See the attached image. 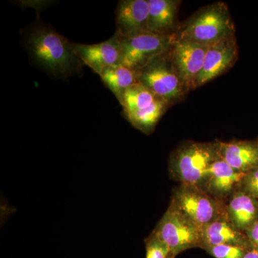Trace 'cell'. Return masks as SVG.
<instances>
[{
    "mask_svg": "<svg viewBox=\"0 0 258 258\" xmlns=\"http://www.w3.org/2000/svg\"><path fill=\"white\" fill-rule=\"evenodd\" d=\"M27 45L36 63L54 76L71 74L81 66L73 42L47 27L34 28Z\"/></svg>",
    "mask_w": 258,
    "mask_h": 258,
    "instance_id": "cell-1",
    "label": "cell"
},
{
    "mask_svg": "<svg viewBox=\"0 0 258 258\" xmlns=\"http://www.w3.org/2000/svg\"><path fill=\"white\" fill-rule=\"evenodd\" d=\"M220 157L217 141L208 143L185 142L176 148L169 157L170 177L180 184L203 188L210 167Z\"/></svg>",
    "mask_w": 258,
    "mask_h": 258,
    "instance_id": "cell-2",
    "label": "cell"
},
{
    "mask_svg": "<svg viewBox=\"0 0 258 258\" xmlns=\"http://www.w3.org/2000/svg\"><path fill=\"white\" fill-rule=\"evenodd\" d=\"M235 25L224 3L210 5L195 15L181 29L176 38L208 45L235 36Z\"/></svg>",
    "mask_w": 258,
    "mask_h": 258,
    "instance_id": "cell-3",
    "label": "cell"
},
{
    "mask_svg": "<svg viewBox=\"0 0 258 258\" xmlns=\"http://www.w3.org/2000/svg\"><path fill=\"white\" fill-rule=\"evenodd\" d=\"M170 205L201 230L211 222L226 217L225 203L195 185L180 184L173 191Z\"/></svg>",
    "mask_w": 258,
    "mask_h": 258,
    "instance_id": "cell-4",
    "label": "cell"
},
{
    "mask_svg": "<svg viewBox=\"0 0 258 258\" xmlns=\"http://www.w3.org/2000/svg\"><path fill=\"white\" fill-rule=\"evenodd\" d=\"M153 232L175 256L189 249L203 248L201 229L170 204Z\"/></svg>",
    "mask_w": 258,
    "mask_h": 258,
    "instance_id": "cell-5",
    "label": "cell"
},
{
    "mask_svg": "<svg viewBox=\"0 0 258 258\" xmlns=\"http://www.w3.org/2000/svg\"><path fill=\"white\" fill-rule=\"evenodd\" d=\"M174 39L175 34L160 35L149 30L121 37L120 64L134 71H141L170 50Z\"/></svg>",
    "mask_w": 258,
    "mask_h": 258,
    "instance_id": "cell-6",
    "label": "cell"
},
{
    "mask_svg": "<svg viewBox=\"0 0 258 258\" xmlns=\"http://www.w3.org/2000/svg\"><path fill=\"white\" fill-rule=\"evenodd\" d=\"M139 82L170 104L187 91L171 61L169 50L139 71Z\"/></svg>",
    "mask_w": 258,
    "mask_h": 258,
    "instance_id": "cell-7",
    "label": "cell"
},
{
    "mask_svg": "<svg viewBox=\"0 0 258 258\" xmlns=\"http://www.w3.org/2000/svg\"><path fill=\"white\" fill-rule=\"evenodd\" d=\"M208 47L176 37L174 39L169 55L186 90L195 89L196 80L203 69Z\"/></svg>",
    "mask_w": 258,
    "mask_h": 258,
    "instance_id": "cell-8",
    "label": "cell"
},
{
    "mask_svg": "<svg viewBox=\"0 0 258 258\" xmlns=\"http://www.w3.org/2000/svg\"><path fill=\"white\" fill-rule=\"evenodd\" d=\"M73 46L81 62L97 74H101L105 70L120 64L121 37L116 32L106 41L93 45L73 42Z\"/></svg>",
    "mask_w": 258,
    "mask_h": 258,
    "instance_id": "cell-9",
    "label": "cell"
},
{
    "mask_svg": "<svg viewBox=\"0 0 258 258\" xmlns=\"http://www.w3.org/2000/svg\"><path fill=\"white\" fill-rule=\"evenodd\" d=\"M238 55L235 37H227L208 45L205 63L195 82V88L223 74L233 66Z\"/></svg>",
    "mask_w": 258,
    "mask_h": 258,
    "instance_id": "cell-10",
    "label": "cell"
},
{
    "mask_svg": "<svg viewBox=\"0 0 258 258\" xmlns=\"http://www.w3.org/2000/svg\"><path fill=\"white\" fill-rule=\"evenodd\" d=\"M244 174L235 170L220 157L212 164L202 189L214 198L226 203L240 190Z\"/></svg>",
    "mask_w": 258,
    "mask_h": 258,
    "instance_id": "cell-11",
    "label": "cell"
},
{
    "mask_svg": "<svg viewBox=\"0 0 258 258\" xmlns=\"http://www.w3.org/2000/svg\"><path fill=\"white\" fill-rule=\"evenodd\" d=\"M217 143L220 158L235 170L246 174L258 167L257 141H217Z\"/></svg>",
    "mask_w": 258,
    "mask_h": 258,
    "instance_id": "cell-12",
    "label": "cell"
},
{
    "mask_svg": "<svg viewBox=\"0 0 258 258\" xmlns=\"http://www.w3.org/2000/svg\"><path fill=\"white\" fill-rule=\"evenodd\" d=\"M149 5L148 0H123L116 10V33L131 36L148 30Z\"/></svg>",
    "mask_w": 258,
    "mask_h": 258,
    "instance_id": "cell-13",
    "label": "cell"
},
{
    "mask_svg": "<svg viewBox=\"0 0 258 258\" xmlns=\"http://www.w3.org/2000/svg\"><path fill=\"white\" fill-rule=\"evenodd\" d=\"M203 248L209 246L230 244L246 249L252 247L245 232L232 225L226 217H222L205 226L202 230Z\"/></svg>",
    "mask_w": 258,
    "mask_h": 258,
    "instance_id": "cell-14",
    "label": "cell"
},
{
    "mask_svg": "<svg viewBox=\"0 0 258 258\" xmlns=\"http://www.w3.org/2000/svg\"><path fill=\"white\" fill-rule=\"evenodd\" d=\"M225 217L239 230L245 232L258 220V200L238 190L225 203Z\"/></svg>",
    "mask_w": 258,
    "mask_h": 258,
    "instance_id": "cell-15",
    "label": "cell"
},
{
    "mask_svg": "<svg viewBox=\"0 0 258 258\" xmlns=\"http://www.w3.org/2000/svg\"><path fill=\"white\" fill-rule=\"evenodd\" d=\"M149 5L148 30L160 35H173L179 2L148 0Z\"/></svg>",
    "mask_w": 258,
    "mask_h": 258,
    "instance_id": "cell-16",
    "label": "cell"
},
{
    "mask_svg": "<svg viewBox=\"0 0 258 258\" xmlns=\"http://www.w3.org/2000/svg\"><path fill=\"white\" fill-rule=\"evenodd\" d=\"M99 76L118 101L128 88L139 82V71L121 64L105 70Z\"/></svg>",
    "mask_w": 258,
    "mask_h": 258,
    "instance_id": "cell-17",
    "label": "cell"
},
{
    "mask_svg": "<svg viewBox=\"0 0 258 258\" xmlns=\"http://www.w3.org/2000/svg\"><path fill=\"white\" fill-rule=\"evenodd\" d=\"M159 96L140 82L128 88L120 99L125 115L145 109L155 103Z\"/></svg>",
    "mask_w": 258,
    "mask_h": 258,
    "instance_id": "cell-18",
    "label": "cell"
},
{
    "mask_svg": "<svg viewBox=\"0 0 258 258\" xmlns=\"http://www.w3.org/2000/svg\"><path fill=\"white\" fill-rule=\"evenodd\" d=\"M169 105L165 100L159 98L152 106L142 111L130 113L125 117L134 127L149 135L152 133Z\"/></svg>",
    "mask_w": 258,
    "mask_h": 258,
    "instance_id": "cell-19",
    "label": "cell"
},
{
    "mask_svg": "<svg viewBox=\"0 0 258 258\" xmlns=\"http://www.w3.org/2000/svg\"><path fill=\"white\" fill-rule=\"evenodd\" d=\"M145 243L146 258H168L171 254L167 244L153 232L146 239Z\"/></svg>",
    "mask_w": 258,
    "mask_h": 258,
    "instance_id": "cell-20",
    "label": "cell"
},
{
    "mask_svg": "<svg viewBox=\"0 0 258 258\" xmlns=\"http://www.w3.org/2000/svg\"><path fill=\"white\" fill-rule=\"evenodd\" d=\"M204 249L215 258H242L249 249L240 246L220 244L209 246Z\"/></svg>",
    "mask_w": 258,
    "mask_h": 258,
    "instance_id": "cell-21",
    "label": "cell"
},
{
    "mask_svg": "<svg viewBox=\"0 0 258 258\" xmlns=\"http://www.w3.org/2000/svg\"><path fill=\"white\" fill-rule=\"evenodd\" d=\"M240 189L258 200V167L244 174Z\"/></svg>",
    "mask_w": 258,
    "mask_h": 258,
    "instance_id": "cell-22",
    "label": "cell"
},
{
    "mask_svg": "<svg viewBox=\"0 0 258 258\" xmlns=\"http://www.w3.org/2000/svg\"><path fill=\"white\" fill-rule=\"evenodd\" d=\"M244 232L252 247L258 249V220Z\"/></svg>",
    "mask_w": 258,
    "mask_h": 258,
    "instance_id": "cell-23",
    "label": "cell"
},
{
    "mask_svg": "<svg viewBox=\"0 0 258 258\" xmlns=\"http://www.w3.org/2000/svg\"><path fill=\"white\" fill-rule=\"evenodd\" d=\"M242 258H258V249L251 247L247 249Z\"/></svg>",
    "mask_w": 258,
    "mask_h": 258,
    "instance_id": "cell-24",
    "label": "cell"
},
{
    "mask_svg": "<svg viewBox=\"0 0 258 258\" xmlns=\"http://www.w3.org/2000/svg\"><path fill=\"white\" fill-rule=\"evenodd\" d=\"M176 256L174 255V254H171L170 255H169V257L168 258H175Z\"/></svg>",
    "mask_w": 258,
    "mask_h": 258,
    "instance_id": "cell-25",
    "label": "cell"
},
{
    "mask_svg": "<svg viewBox=\"0 0 258 258\" xmlns=\"http://www.w3.org/2000/svg\"><path fill=\"white\" fill-rule=\"evenodd\" d=\"M256 141H257V142H258V137L257 139H256Z\"/></svg>",
    "mask_w": 258,
    "mask_h": 258,
    "instance_id": "cell-26",
    "label": "cell"
}]
</instances>
